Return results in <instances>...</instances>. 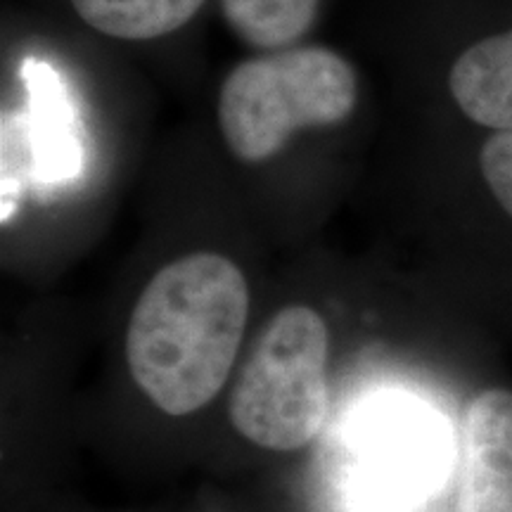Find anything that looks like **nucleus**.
I'll use <instances>...</instances> for the list:
<instances>
[{"mask_svg": "<svg viewBox=\"0 0 512 512\" xmlns=\"http://www.w3.org/2000/svg\"><path fill=\"white\" fill-rule=\"evenodd\" d=\"M249 316V285L235 261L192 252L159 268L126 330L133 380L159 411L188 415L219 394Z\"/></svg>", "mask_w": 512, "mask_h": 512, "instance_id": "f257e3e1", "label": "nucleus"}, {"mask_svg": "<svg viewBox=\"0 0 512 512\" xmlns=\"http://www.w3.org/2000/svg\"><path fill=\"white\" fill-rule=\"evenodd\" d=\"M354 67L323 46L285 48L240 62L219 93V128L245 164L283 152L302 128L337 126L356 110Z\"/></svg>", "mask_w": 512, "mask_h": 512, "instance_id": "f03ea898", "label": "nucleus"}, {"mask_svg": "<svg viewBox=\"0 0 512 512\" xmlns=\"http://www.w3.org/2000/svg\"><path fill=\"white\" fill-rule=\"evenodd\" d=\"M328 325L309 306L280 309L261 330L230 394L242 437L271 451H297L330 413Z\"/></svg>", "mask_w": 512, "mask_h": 512, "instance_id": "7ed1b4c3", "label": "nucleus"}, {"mask_svg": "<svg viewBox=\"0 0 512 512\" xmlns=\"http://www.w3.org/2000/svg\"><path fill=\"white\" fill-rule=\"evenodd\" d=\"M456 512H512V392L489 389L467 408Z\"/></svg>", "mask_w": 512, "mask_h": 512, "instance_id": "20e7f679", "label": "nucleus"}, {"mask_svg": "<svg viewBox=\"0 0 512 512\" xmlns=\"http://www.w3.org/2000/svg\"><path fill=\"white\" fill-rule=\"evenodd\" d=\"M448 88L467 119L512 131V29L467 48L453 62Z\"/></svg>", "mask_w": 512, "mask_h": 512, "instance_id": "39448f33", "label": "nucleus"}, {"mask_svg": "<svg viewBox=\"0 0 512 512\" xmlns=\"http://www.w3.org/2000/svg\"><path fill=\"white\" fill-rule=\"evenodd\" d=\"M72 5L100 34L121 41H152L185 27L204 0H72Z\"/></svg>", "mask_w": 512, "mask_h": 512, "instance_id": "423d86ee", "label": "nucleus"}, {"mask_svg": "<svg viewBox=\"0 0 512 512\" xmlns=\"http://www.w3.org/2000/svg\"><path fill=\"white\" fill-rule=\"evenodd\" d=\"M233 34L259 50H285L311 29L318 0H221Z\"/></svg>", "mask_w": 512, "mask_h": 512, "instance_id": "0eeeda50", "label": "nucleus"}, {"mask_svg": "<svg viewBox=\"0 0 512 512\" xmlns=\"http://www.w3.org/2000/svg\"><path fill=\"white\" fill-rule=\"evenodd\" d=\"M482 176L498 204L512 216V131H498L479 152Z\"/></svg>", "mask_w": 512, "mask_h": 512, "instance_id": "6e6552de", "label": "nucleus"}]
</instances>
